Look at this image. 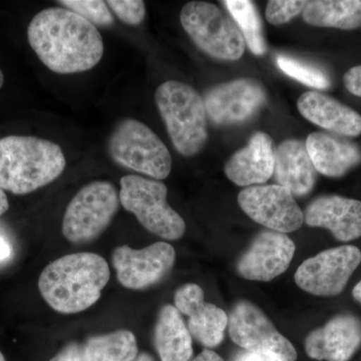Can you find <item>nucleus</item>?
Masks as SVG:
<instances>
[{"instance_id":"obj_1","label":"nucleus","mask_w":361,"mask_h":361,"mask_svg":"<svg viewBox=\"0 0 361 361\" xmlns=\"http://www.w3.org/2000/svg\"><path fill=\"white\" fill-rule=\"evenodd\" d=\"M27 39L39 61L61 75L92 70L104 56V40L97 26L65 7H49L35 14Z\"/></svg>"},{"instance_id":"obj_2","label":"nucleus","mask_w":361,"mask_h":361,"mask_svg":"<svg viewBox=\"0 0 361 361\" xmlns=\"http://www.w3.org/2000/svg\"><path fill=\"white\" fill-rule=\"evenodd\" d=\"M110 277V266L99 254H68L42 270L39 290L51 310L61 314H75L99 301Z\"/></svg>"},{"instance_id":"obj_3","label":"nucleus","mask_w":361,"mask_h":361,"mask_svg":"<svg viewBox=\"0 0 361 361\" xmlns=\"http://www.w3.org/2000/svg\"><path fill=\"white\" fill-rule=\"evenodd\" d=\"M66 166L56 142L32 135L0 139V188L14 195L37 191L58 179Z\"/></svg>"},{"instance_id":"obj_4","label":"nucleus","mask_w":361,"mask_h":361,"mask_svg":"<svg viewBox=\"0 0 361 361\" xmlns=\"http://www.w3.org/2000/svg\"><path fill=\"white\" fill-rule=\"evenodd\" d=\"M155 103L180 155L200 153L208 140V116L204 99L191 85L169 80L159 85Z\"/></svg>"},{"instance_id":"obj_5","label":"nucleus","mask_w":361,"mask_h":361,"mask_svg":"<svg viewBox=\"0 0 361 361\" xmlns=\"http://www.w3.org/2000/svg\"><path fill=\"white\" fill-rule=\"evenodd\" d=\"M114 161L151 179L164 180L172 170V157L154 130L133 118H123L114 128L108 142Z\"/></svg>"},{"instance_id":"obj_6","label":"nucleus","mask_w":361,"mask_h":361,"mask_svg":"<svg viewBox=\"0 0 361 361\" xmlns=\"http://www.w3.org/2000/svg\"><path fill=\"white\" fill-rule=\"evenodd\" d=\"M121 205L134 214L140 224L157 236L179 240L186 223L167 202L168 188L161 180L140 175L123 176L120 180Z\"/></svg>"},{"instance_id":"obj_7","label":"nucleus","mask_w":361,"mask_h":361,"mask_svg":"<svg viewBox=\"0 0 361 361\" xmlns=\"http://www.w3.org/2000/svg\"><path fill=\"white\" fill-rule=\"evenodd\" d=\"M120 193L108 180H94L73 196L63 218V236L73 244L99 238L113 222L120 208Z\"/></svg>"},{"instance_id":"obj_8","label":"nucleus","mask_w":361,"mask_h":361,"mask_svg":"<svg viewBox=\"0 0 361 361\" xmlns=\"http://www.w3.org/2000/svg\"><path fill=\"white\" fill-rule=\"evenodd\" d=\"M180 20L194 44L214 59L238 61L245 52V39L238 26L215 4L188 2Z\"/></svg>"},{"instance_id":"obj_9","label":"nucleus","mask_w":361,"mask_h":361,"mask_svg":"<svg viewBox=\"0 0 361 361\" xmlns=\"http://www.w3.org/2000/svg\"><path fill=\"white\" fill-rule=\"evenodd\" d=\"M360 263L357 247H336L304 261L294 278L302 290L312 295L336 296L344 290Z\"/></svg>"},{"instance_id":"obj_10","label":"nucleus","mask_w":361,"mask_h":361,"mask_svg":"<svg viewBox=\"0 0 361 361\" xmlns=\"http://www.w3.org/2000/svg\"><path fill=\"white\" fill-rule=\"evenodd\" d=\"M230 337L240 348L270 353L281 361H295L297 353L291 342L282 336L257 306L240 301L233 308L228 322Z\"/></svg>"},{"instance_id":"obj_11","label":"nucleus","mask_w":361,"mask_h":361,"mask_svg":"<svg viewBox=\"0 0 361 361\" xmlns=\"http://www.w3.org/2000/svg\"><path fill=\"white\" fill-rule=\"evenodd\" d=\"M175 261V249L166 242L142 249L118 246L111 255L118 281L130 290H144L159 283L173 269Z\"/></svg>"},{"instance_id":"obj_12","label":"nucleus","mask_w":361,"mask_h":361,"mask_svg":"<svg viewBox=\"0 0 361 361\" xmlns=\"http://www.w3.org/2000/svg\"><path fill=\"white\" fill-rule=\"evenodd\" d=\"M238 203L252 220L275 232L296 231L304 222L293 195L279 185L247 187L240 192Z\"/></svg>"},{"instance_id":"obj_13","label":"nucleus","mask_w":361,"mask_h":361,"mask_svg":"<svg viewBox=\"0 0 361 361\" xmlns=\"http://www.w3.org/2000/svg\"><path fill=\"white\" fill-rule=\"evenodd\" d=\"M266 102L262 85L251 78H239L212 87L204 97L207 116L217 126L246 122Z\"/></svg>"},{"instance_id":"obj_14","label":"nucleus","mask_w":361,"mask_h":361,"mask_svg":"<svg viewBox=\"0 0 361 361\" xmlns=\"http://www.w3.org/2000/svg\"><path fill=\"white\" fill-rule=\"evenodd\" d=\"M295 244L283 233L261 232L237 263V271L251 281L268 282L288 269Z\"/></svg>"},{"instance_id":"obj_15","label":"nucleus","mask_w":361,"mask_h":361,"mask_svg":"<svg viewBox=\"0 0 361 361\" xmlns=\"http://www.w3.org/2000/svg\"><path fill=\"white\" fill-rule=\"evenodd\" d=\"M175 307L188 317V329L202 345L208 348L220 345L224 339L229 317L215 304L205 301L198 284L182 285L175 292Z\"/></svg>"},{"instance_id":"obj_16","label":"nucleus","mask_w":361,"mask_h":361,"mask_svg":"<svg viewBox=\"0 0 361 361\" xmlns=\"http://www.w3.org/2000/svg\"><path fill=\"white\" fill-rule=\"evenodd\" d=\"M361 345V322L355 315L341 314L305 339L308 356L316 360L348 361Z\"/></svg>"},{"instance_id":"obj_17","label":"nucleus","mask_w":361,"mask_h":361,"mask_svg":"<svg viewBox=\"0 0 361 361\" xmlns=\"http://www.w3.org/2000/svg\"><path fill=\"white\" fill-rule=\"evenodd\" d=\"M275 155L272 137L266 133H255L225 164V174L237 186H258L274 174Z\"/></svg>"},{"instance_id":"obj_18","label":"nucleus","mask_w":361,"mask_h":361,"mask_svg":"<svg viewBox=\"0 0 361 361\" xmlns=\"http://www.w3.org/2000/svg\"><path fill=\"white\" fill-rule=\"evenodd\" d=\"M304 221L310 227L329 230L338 241L361 237V201L329 195L318 197L306 208Z\"/></svg>"},{"instance_id":"obj_19","label":"nucleus","mask_w":361,"mask_h":361,"mask_svg":"<svg viewBox=\"0 0 361 361\" xmlns=\"http://www.w3.org/2000/svg\"><path fill=\"white\" fill-rule=\"evenodd\" d=\"M297 108L306 120L323 129L348 137L361 134L360 114L322 92H304L297 102Z\"/></svg>"},{"instance_id":"obj_20","label":"nucleus","mask_w":361,"mask_h":361,"mask_svg":"<svg viewBox=\"0 0 361 361\" xmlns=\"http://www.w3.org/2000/svg\"><path fill=\"white\" fill-rule=\"evenodd\" d=\"M274 177L277 185L286 188L293 196H306L312 191L317 171L308 155L305 142L286 140L277 147Z\"/></svg>"},{"instance_id":"obj_21","label":"nucleus","mask_w":361,"mask_h":361,"mask_svg":"<svg viewBox=\"0 0 361 361\" xmlns=\"http://www.w3.org/2000/svg\"><path fill=\"white\" fill-rule=\"evenodd\" d=\"M305 146L315 170L326 177H342L361 163V149L355 142L332 135L312 133Z\"/></svg>"},{"instance_id":"obj_22","label":"nucleus","mask_w":361,"mask_h":361,"mask_svg":"<svg viewBox=\"0 0 361 361\" xmlns=\"http://www.w3.org/2000/svg\"><path fill=\"white\" fill-rule=\"evenodd\" d=\"M154 344L161 361H190L193 356L192 336L175 306L164 305L157 316Z\"/></svg>"},{"instance_id":"obj_23","label":"nucleus","mask_w":361,"mask_h":361,"mask_svg":"<svg viewBox=\"0 0 361 361\" xmlns=\"http://www.w3.org/2000/svg\"><path fill=\"white\" fill-rule=\"evenodd\" d=\"M302 18L308 25L353 30L361 27L360 0H311Z\"/></svg>"},{"instance_id":"obj_24","label":"nucleus","mask_w":361,"mask_h":361,"mask_svg":"<svg viewBox=\"0 0 361 361\" xmlns=\"http://www.w3.org/2000/svg\"><path fill=\"white\" fill-rule=\"evenodd\" d=\"M84 350L85 361H135L139 355L137 338L127 329L90 336Z\"/></svg>"},{"instance_id":"obj_25","label":"nucleus","mask_w":361,"mask_h":361,"mask_svg":"<svg viewBox=\"0 0 361 361\" xmlns=\"http://www.w3.org/2000/svg\"><path fill=\"white\" fill-rule=\"evenodd\" d=\"M224 4L250 51L256 56L264 54L267 47L255 4L249 0H226Z\"/></svg>"},{"instance_id":"obj_26","label":"nucleus","mask_w":361,"mask_h":361,"mask_svg":"<svg viewBox=\"0 0 361 361\" xmlns=\"http://www.w3.org/2000/svg\"><path fill=\"white\" fill-rule=\"evenodd\" d=\"M276 63L285 75L301 84L317 90H327L330 87V80L326 73L315 66L285 56H278Z\"/></svg>"},{"instance_id":"obj_27","label":"nucleus","mask_w":361,"mask_h":361,"mask_svg":"<svg viewBox=\"0 0 361 361\" xmlns=\"http://www.w3.org/2000/svg\"><path fill=\"white\" fill-rule=\"evenodd\" d=\"M58 4L94 25L109 27L115 23L110 7L102 0H61Z\"/></svg>"},{"instance_id":"obj_28","label":"nucleus","mask_w":361,"mask_h":361,"mask_svg":"<svg viewBox=\"0 0 361 361\" xmlns=\"http://www.w3.org/2000/svg\"><path fill=\"white\" fill-rule=\"evenodd\" d=\"M307 1L304 0H270L266 7V20L273 25H281L302 13Z\"/></svg>"},{"instance_id":"obj_29","label":"nucleus","mask_w":361,"mask_h":361,"mask_svg":"<svg viewBox=\"0 0 361 361\" xmlns=\"http://www.w3.org/2000/svg\"><path fill=\"white\" fill-rule=\"evenodd\" d=\"M106 4L125 25H141L146 16V6L142 0H109Z\"/></svg>"},{"instance_id":"obj_30","label":"nucleus","mask_w":361,"mask_h":361,"mask_svg":"<svg viewBox=\"0 0 361 361\" xmlns=\"http://www.w3.org/2000/svg\"><path fill=\"white\" fill-rule=\"evenodd\" d=\"M49 361H85L84 344L71 342Z\"/></svg>"},{"instance_id":"obj_31","label":"nucleus","mask_w":361,"mask_h":361,"mask_svg":"<svg viewBox=\"0 0 361 361\" xmlns=\"http://www.w3.org/2000/svg\"><path fill=\"white\" fill-rule=\"evenodd\" d=\"M343 82L346 89L351 94L361 97V66H355L346 71Z\"/></svg>"},{"instance_id":"obj_32","label":"nucleus","mask_w":361,"mask_h":361,"mask_svg":"<svg viewBox=\"0 0 361 361\" xmlns=\"http://www.w3.org/2000/svg\"><path fill=\"white\" fill-rule=\"evenodd\" d=\"M234 361H281L276 356L260 351H240L235 355Z\"/></svg>"},{"instance_id":"obj_33","label":"nucleus","mask_w":361,"mask_h":361,"mask_svg":"<svg viewBox=\"0 0 361 361\" xmlns=\"http://www.w3.org/2000/svg\"><path fill=\"white\" fill-rule=\"evenodd\" d=\"M192 361H224L220 355L210 349H205Z\"/></svg>"},{"instance_id":"obj_34","label":"nucleus","mask_w":361,"mask_h":361,"mask_svg":"<svg viewBox=\"0 0 361 361\" xmlns=\"http://www.w3.org/2000/svg\"><path fill=\"white\" fill-rule=\"evenodd\" d=\"M11 247L7 244L6 240L0 236V260H6L11 255Z\"/></svg>"},{"instance_id":"obj_35","label":"nucleus","mask_w":361,"mask_h":361,"mask_svg":"<svg viewBox=\"0 0 361 361\" xmlns=\"http://www.w3.org/2000/svg\"><path fill=\"white\" fill-rule=\"evenodd\" d=\"M9 209V202L6 192L0 188V217Z\"/></svg>"},{"instance_id":"obj_36","label":"nucleus","mask_w":361,"mask_h":361,"mask_svg":"<svg viewBox=\"0 0 361 361\" xmlns=\"http://www.w3.org/2000/svg\"><path fill=\"white\" fill-rule=\"evenodd\" d=\"M353 298H355L357 302L361 304V280L357 284H356L355 288H353Z\"/></svg>"},{"instance_id":"obj_37","label":"nucleus","mask_w":361,"mask_h":361,"mask_svg":"<svg viewBox=\"0 0 361 361\" xmlns=\"http://www.w3.org/2000/svg\"><path fill=\"white\" fill-rule=\"evenodd\" d=\"M135 361H156L154 360L153 356L149 355V353H142L141 355H137Z\"/></svg>"},{"instance_id":"obj_38","label":"nucleus","mask_w":361,"mask_h":361,"mask_svg":"<svg viewBox=\"0 0 361 361\" xmlns=\"http://www.w3.org/2000/svg\"><path fill=\"white\" fill-rule=\"evenodd\" d=\"M4 73H2V71L0 70V89H1L2 85H4Z\"/></svg>"},{"instance_id":"obj_39","label":"nucleus","mask_w":361,"mask_h":361,"mask_svg":"<svg viewBox=\"0 0 361 361\" xmlns=\"http://www.w3.org/2000/svg\"><path fill=\"white\" fill-rule=\"evenodd\" d=\"M0 361H6V357H4V353L0 351Z\"/></svg>"}]
</instances>
